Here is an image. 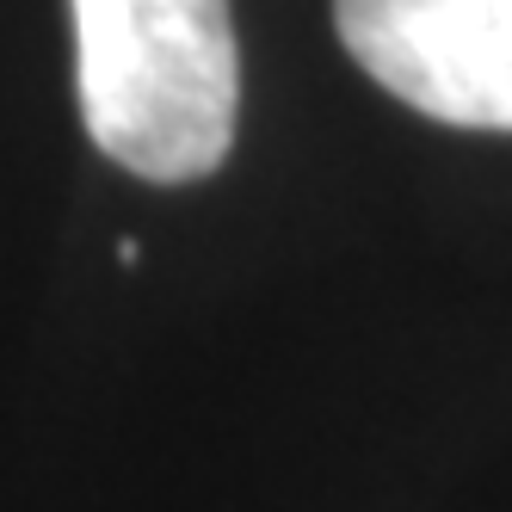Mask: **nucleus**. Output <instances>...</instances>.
Returning <instances> with one entry per match:
<instances>
[{
	"mask_svg": "<svg viewBox=\"0 0 512 512\" xmlns=\"http://www.w3.org/2000/svg\"><path fill=\"white\" fill-rule=\"evenodd\" d=\"M81 118L118 167L186 186L223 167L241 105L229 0H75Z\"/></svg>",
	"mask_w": 512,
	"mask_h": 512,
	"instance_id": "obj_1",
	"label": "nucleus"
},
{
	"mask_svg": "<svg viewBox=\"0 0 512 512\" xmlns=\"http://www.w3.org/2000/svg\"><path fill=\"white\" fill-rule=\"evenodd\" d=\"M334 25L401 105L457 130H512V0H334Z\"/></svg>",
	"mask_w": 512,
	"mask_h": 512,
	"instance_id": "obj_2",
	"label": "nucleus"
}]
</instances>
